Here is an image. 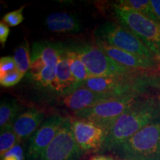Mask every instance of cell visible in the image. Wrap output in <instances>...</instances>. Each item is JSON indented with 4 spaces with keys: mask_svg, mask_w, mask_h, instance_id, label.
Segmentation results:
<instances>
[{
    "mask_svg": "<svg viewBox=\"0 0 160 160\" xmlns=\"http://www.w3.org/2000/svg\"><path fill=\"white\" fill-rule=\"evenodd\" d=\"M17 70L14 59L11 57H3L0 59V77Z\"/></svg>",
    "mask_w": 160,
    "mask_h": 160,
    "instance_id": "603a6c76",
    "label": "cell"
},
{
    "mask_svg": "<svg viewBox=\"0 0 160 160\" xmlns=\"http://www.w3.org/2000/svg\"><path fill=\"white\" fill-rule=\"evenodd\" d=\"M68 117L53 114L44 119L26 143L25 160H38L43 151L54 139Z\"/></svg>",
    "mask_w": 160,
    "mask_h": 160,
    "instance_id": "9c48e42d",
    "label": "cell"
},
{
    "mask_svg": "<svg viewBox=\"0 0 160 160\" xmlns=\"http://www.w3.org/2000/svg\"><path fill=\"white\" fill-rule=\"evenodd\" d=\"M113 8L121 10H131L146 16L157 22L151 1L148 0H119L113 4Z\"/></svg>",
    "mask_w": 160,
    "mask_h": 160,
    "instance_id": "ac0fdd59",
    "label": "cell"
},
{
    "mask_svg": "<svg viewBox=\"0 0 160 160\" xmlns=\"http://www.w3.org/2000/svg\"><path fill=\"white\" fill-rule=\"evenodd\" d=\"M25 7V5H23L17 10L6 13L3 17L2 21H3L9 27H16V26L19 25L25 19V17L23 16V10Z\"/></svg>",
    "mask_w": 160,
    "mask_h": 160,
    "instance_id": "44dd1931",
    "label": "cell"
},
{
    "mask_svg": "<svg viewBox=\"0 0 160 160\" xmlns=\"http://www.w3.org/2000/svg\"><path fill=\"white\" fill-rule=\"evenodd\" d=\"M119 22L137 36L160 59V24L139 12L113 8Z\"/></svg>",
    "mask_w": 160,
    "mask_h": 160,
    "instance_id": "8992f818",
    "label": "cell"
},
{
    "mask_svg": "<svg viewBox=\"0 0 160 160\" xmlns=\"http://www.w3.org/2000/svg\"><path fill=\"white\" fill-rule=\"evenodd\" d=\"M160 117L159 99L142 97L136 100L117 120L108 133L99 153L111 152Z\"/></svg>",
    "mask_w": 160,
    "mask_h": 160,
    "instance_id": "6da1fadb",
    "label": "cell"
},
{
    "mask_svg": "<svg viewBox=\"0 0 160 160\" xmlns=\"http://www.w3.org/2000/svg\"><path fill=\"white\" fill-rule=\"evenodd\" d=\"M151 4L157 22L160 24V0H151Z\"/></svg>",
    "mask_w": 160,
    "mask_h": 160,
    "instance_id": "484cf974",
    "label": "cell"
},
{
    "mask_svg": "<svg viewBox=\"0 0 160 160\" xmlns=\"http://www.w3.org/2000/svg\"><path fill=\"white\" fill-rule=\"evenodd\" d=\"M24 75L20 73L17 70L8 73L2 77H0V84L3 87H12L19 82L22 79Z\"/></svg>",
    "mask_w": 160,
    "mask_h": 160,
    "instance_id": "7402d4cb",
    "label": "cell"
},
{
    "mask_svg": "<svg viewBox=\"0 0 160 160\" xmlns=\"http://www.w3.org/2000/svg\"><path fill=\"white\" fill-rule=\"evenodd\" d=\"M13 59L17 65V70L25 76L29 71L31 62V53L28 40H23L22 42L15 49Z\"/></svg>",
    "mask_w": 160,
    "mask_h": 160,
    "instance_id": "d6986e66",
    "label": "cell"
},
{
    "mask_svg": "<svg viewBox=\"0 0 160 160\" xmlns=\"http://www.w3.org/2000/svg\"><path fill=\"white\" fill-rule=\"evenodd\" d=\"M66 45L78 55L91 77H125L148 72L131 69L120 65L96 45L80 42Z\"/></svg>",
    "mask_w": 160,
    "mask_h": 160,
    "instance_id": "277c9868",
    "label": "cell"
},
{
    "mask_svg": "<svg viewBox=\"0 0 160 160\" xmlns=\"http://www.w3.org/2000/svg\"><path fill=\"white\" fill-rule=\"evenodd\" d=\"M25 151L20 143L16 145L8 151L3 157H1V160H25Z\"/></svg>",
    "mask_w": 160,
    "mask_h": 160,
    "instance_id": "cb8c5ba5",
    "label": "cell"
},
{
    "mask_svg": "<svg viewBox=\"0 0 160 160\" xmlns=\"http://www.w3.org/2000/svg\"><path fill=\"white\" fill-rule=\"evenodd\" d=\"M94 39L133 54L160 62L159 58L137 36L120 23L110 21L102 23L94 32Z\"/></svg>",
    "mask_w": 160,
    "mask_h": 160,
    "instance_id": "5b68a950",
    "label": "cell"
},
{
    "mask_svg": "<svg viewBox=\"0 0 160 160\" xmlns=\"http://www.w3.org/2000/svg\"><path fill=\"white\" fill-rule=\"evenodd\" d=\"M62 43L35 42L32 45L31 62L28 77L39 88L53 92L57 65Z\"/></svg>",
    "mask_w": 160,
    "mask_h": 160,
    "instance_id": "7a4b0ae2",
    "label": "cell"
},
{
    "mask_svg": "<svg viewBox=\"0 0 160 160\" xmlns=\"http://www.w3.org/2000/svg\"><path fill=\"white\" fill-rule=\"evenodd\" d=\"M94 43L105 54L120 65L139 71L148 72L160 71V62L133 54L129 52L108 45L99 40L94 39Z\"/></svg>",
    "mask_w": 160,
    "mask_h": 160,
    "instance_id": "8fae6325",
    "label": "cell"
},
{
    "mask_svg": "<svg viewBox=\"0 0 160 160\" xmlns=\"http://www.w3.org/2000/svg\"><path fill=\"white\" fill-rule=\"evenodd\" d=\"M19 139L14 130L13 124H8L0 128V156L4 155L12 148L19 144Z\"/></svg>",
    "mask_w": 160,
    "mask_h": 160,
    "instance_id": "ffe728a7",
    "label": "cell"
},
{
    "mask_svg": "<svg viewBox=\"0 0 160 160\" xmlns=\"http://www.w3.org/2000/svg\"><path fill=\"white\" fill-rule=\"evenodd\" d=\"M10 33L9 26L7 25L3 21L0 22V43L2 47H5V45L7 42L8 37Z\"/></svg>",
    "mask_w": 160,
    "mask_h": 160,
    "instance_id": "d4e9b609",
    "label": "cell"
},
{
    "mask_svg": "<svg viewBox=\"0 0 160 160\" xmlns=\"http://www.w3.org/2000/svg\"><path fill=\"white\" fill-rule=\"evenodd\" d=\"M82 155L72 131L71 118L68 117L38 160H79Z\"/></svg>",
    "mask_w": 160,
    "mask_h": 160,
    "instance_id": "ba28073f",
    "label": "cell"
},
{
    "mask_svg": "<svg viewBox=\"0 0 160 160\" xmlns=\"http://www.w3.org/2000/svg\"><path fill=\"white\" fill-rule=\"evenodd\" d=\"M158 99H159V103H160V96L159 97V98H158Z\"/></svg>",
    "mask_w": 160,
    "mask_h": 160,
    "instance_id": "83f0119b",
    "label": "cell"
},
{
    "mask_svg": "<svg viewBox=\"0 0 160 160\" xmlns=\"http://www.w3.org/2000/svg\"><path fill=\"white\" fill-rule=\"evenodd\" d=\"M45 25L50 31L61 34L78 33L82 28L79 19L66 12H55L49 14L45 19Z\"/></svg>",
    "mask_w": 160,
    "mask_h": 160,
    "instance_id": "9a60e30c",
    "label": "cell"
},
{
    "mask_svg": "<svg viewBox=\"0 0 160 160\" xmlns=\"http://www.w3.org/2000/svg\"><path fill=\"white\" fill-rule=\"evenodd\" d=\"M22 107L14 99L6 98L0 103V128L13 124L17 117L22 112Z\"/></svg>",
    "mask_w": 160,
    "mask_h": 160,
    "instance_id": "e0dca14e",
    "label": "cell"
},
{
    "mask_svg": "<svg viewBox=\"0 0 160 160\" xmlns=\"http://www.w3.org/2000/svg\"><path fill=\"white\" fill-rule=\"evenodd\" d=\"M58 103L74 113L108 100L113 99L110 96L97 93L82 86L68 94L58 97Z\"/></svg>",
    "mask_w": 160,
    "mask_h": 160,
    "instance_id": "7c38bea8",
    "label": "cell"
},
{
    "mask_svg": "<svg viewBox=\"0 0 160 160\" xmlns=\"http://www.w3.org/2000/svg\"><path fill=\"white\" fill-rule=\"evenodd\" d=\"M90 160H114V159H113V157H110V156L103 155V154H97V155L93 156Z\"/></svg>",
    "mask_w": 160,
    "mask_h": 160,
    "instance_id": "4316f807",
    "label": "cell"
},
{
    "mask_svg": "<svg viewBox=\"0 0 160 160\" xmlns=\"http://www.w3.org/2000/svg\"><path fill=\"white\" fill-rule=\"evenodd\" d=\"M121 160H160V117L112 151Z\"/></svg>",
    "mask_w": 160,
    "mask_h": 160,
    "instance_id": "3957f363",
    "label": "cell"
},
{
    "mask_svg": "<svg viewBox=\"0 0 160 160\" xmlns=\"http://www.w3.org/2000/svg\"><path fill=\"white\" fill-rule=\"evenodd\" d=\"M78 88L79 86L70 69L65 47L62 43L57 65V74L53 84V92L57 95V97H61L68 94Z\"/></svg>",
    "mask_w": 160,
    "mask_h": 160,
    "instance_id": "5bb4252c",
    "label": "cell"
},
{
    "mask_svg": "<svg viewBox=\"0 0 160 160\" xmlns=\"http://www.w3.org/2000/svg\"><path fill=\"white\" fill-rule=\"evenodd\" d=\"M71 123L76 142L82 154L99 153L108 131L97 124L85 119L71 118Z\"/></svg>",
    "mask_w": 160,
    "mask_h": 160,
    "instance_id": "30bf717a",
    "label": "cell"
},
{
    "mask_svg": "<svg viewBox=\"0 0 160 160\" xmlns=\"http://www.w3.org/2000/svg\"><path fill=\"white\" fill-rule=\"evenodd\" d=\"M45 113L36 108L23 111L13 123V130L19 143L27 142L42 123Z\"/></svg>",
    "mask_w": 160,
    "mask_h": 160,
    "instance_id": "4fadbf2b",
    "label": "cell"
},
{
    "mask_svg": "<svg viewBox=\"0 0 160 160\" xmlns=\"http://www.w3.org/2000/svg\"><path fill=\"white\" fill-rule=\"evenodd\" d=\"M64 47H65L66 57L72 74L74 77L79 88L82 87L86 80L91 77V75L89 74L85 65L77 53L68 48L66 44H64Z\"/></svg>",
    "mask_w": 160,
    "mask_h": 160,
    "instance_id": "2e32d148",
    "label": "cell"
},
{
    "mask_svg": "<svg viewBox=\"0 0 160 160\" xmlns=\"http://www.w3.org/2000/svg\"><path fill=\"white\" fill-rule=\"evenodd\" d=\"M139 98L140 97H125L108 100L76 112L74 115L76 118L85 119L97 124L108 133L120 116Z\"/></svg>",
    "mask_w": 160,
    "mask_h": 160,
    "instance_id": "52a82bcc",
    "label": "cell"
}]
</instances>
